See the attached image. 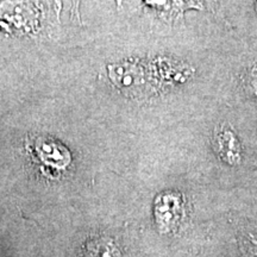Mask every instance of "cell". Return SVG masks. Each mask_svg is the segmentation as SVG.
Wrapping results in <instances>:
<instances>
[{"instance_id":"obj_1","label":"cell","mask_w":257,"mask_h":257,"mask_svg":"<svg viewBox=\"0 0 257 257\" xmlns=\"http://www.w3.org/2000/svg\"><path fill=\"white\" fill-rule=\"evenodd\" d=\"M218 153L221 159L230 165H237L240 161V147L236 136L229 128L220 127L214 134Z\"/></svg>"}]
</instances>
